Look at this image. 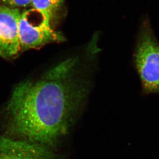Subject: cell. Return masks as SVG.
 Here are the masks:
<instances>
[{"instance_id":"1","label":"cell","mask_w":159,"mask_h":159,"mask_svg":"<svg viewBox=\"0 0 159 159\" xmlns=\"http://www.w3.org/2000/svg\"><path fill=\"white\" fill-rule=\"evenodd\" d=\"M98 42L92 36L80 54L17 84L0 109L2 134L60 150L88 94Z\"/></svg>"},{"instance_id":"2","label":"cell","mask_w":159,"mask_h":159,"mask_svg":"<svg viewBox=\"0 0 159 159\" xmlns=\"http://www.w3.org/2000/svg\"><path fill=\"white\" fill-rule=\"evenodd\" d=\"M134 59L143 90L146 93H159V42L147 18L140 25Z\"/></svg>"},{"instance_id":"3","label":"cell","mask_w":159,"mask_h":159,"mask_svg":"<svg viewBox=\"0 0 159 159\" xmlns=\"http://www.w3.org/2000/svg\"><path fill=\"white\" fill-rule=\"evenodd\" d=\"M30 11L21 12L19 23L20 44L22 52L35 49L48 44L65 41V36L41 21L35 24L30 20Z\"/></svg>"},{"instance_id":"4","label":"cell","mask_w":159,"mask_h":159,"mask_svg":"<svg viewBox=\"0 0 159 159\" xmlns=\"http://www.w3.org/2000/svg\"><path fill=\"white\" fill-rule=\"evenodd\" d=\"M21 11L0 5V57L11 59L21 53L19 23Z\"/></svg>"},{"instance_id":"5","label":"cell","mask_w":159,"mask_h":159,"mask_svg":"<svg viewBox=\"0 0 159 159\" xmlns=\"http://www.w3.org/2000/svg\"><path fill=\"white\" fill-rule=\"evenodd\" d=\"M0 159H63L60 150L0 135Z\"/></svg>"},{"instance_id":"6","label":"cell","mask_w":159,"mask_h":159,"mask_svg":"<svg viewBox=\"0 0 159 159\" xmlns=\"http://www.w3.org/2000/svg\"><path fill=\"white\" fill-rule=\"evenodd\" d=\"M65 0H31L30 5L39 13L42 21L53 27L63 9Z\"/></svg>"},{"instance_id":"7","label":"cell","mask_w":159,"mask_h":159,"mask_svg":"<svg viewBox=\"0 0 159 159\" xmlns=\"http://www.w3.org/2000/svg\"><path fill=\"white\" fill-rule=\"evenodd\" d=\"M30 3L31 0H0V5L18 9L30 6Z\"/></svg>"}]
</instances>
